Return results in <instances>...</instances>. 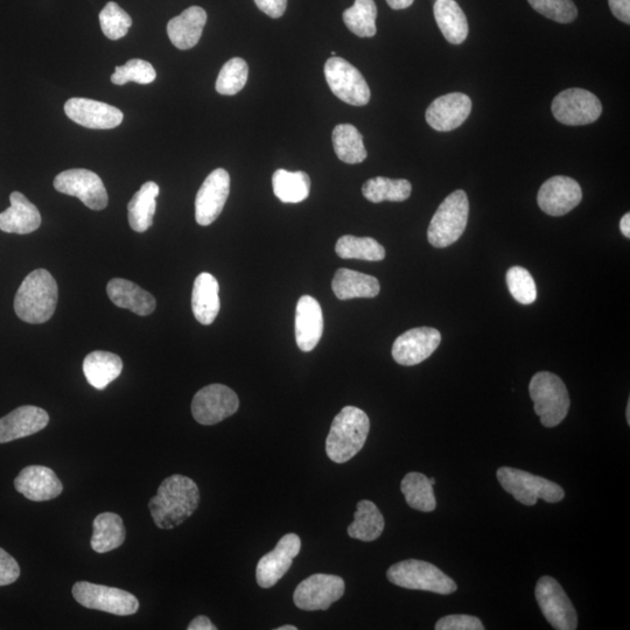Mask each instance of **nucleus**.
<instances>
[{
  "mask_svg": "<svg viewBox=\"0 0 630 630\" xmlns=\"http://www.w3.org/2000/svg\"><path fill=\"white\" fill-rule=\"evenodd\" d=\"M276 630H298V628L296 626L287 625V626L276 628Z\"/></svg>",
  "mask_w": 630,
  "mask_h": 630,
  "instance_id": "52",
  "label": "nucleus"
},
{
  "mask_svg": "<svg viewBox=\"0 0 630 630\" xmlns=\"http://www.w3.org/2000/svg\"><path fill=\"white\" fill-rule=\"evenodd\" d=\"M335 251L343 259L380 262L385 258V249L371 237L342 236L336 242Z\"/></svg>",
  "mask_w": 630,
  "mask_h": 630,
  "instance_id": "38",
  "label": "nucleus"
},
{
  "mask_svg": "<svg viewBox=\"0 0 630 630\" xmlns=\"http://www.w3.org/2000/svg\"><path fill=\"white\" fill-rule=\"evenodd\" d=\"M627 423L630 424V401L627 405Z\"/></svg>",
  "mask_w": 630,
  "mask_h": 630,
  "instance_id": "53",
  "label": "nucleus"
},
{
  "mask_svg": "<svg viewBox=\"0 0 630 630\" xmlns=\"http://www.w3.org/2000/svg\"><path fill=\"white\" fill-rule=\"evenodd\" d=\"M332 139L336 156L343 163L361 164L367 159L368 153L363 144V137L354 125H336Z\"/></svg>",
  "mask_w": 630,
  "mask_h": 630,
  "instance_id": "34",
  "label": "nucleus"
},
{
  "mask_svg": "<svg viewBox=\"0 0 630 630\" xmlns=\"http://www.w3.org/2000/svg\"><path fill=\"white\" fill-rule=\"evenodd\" d=\"M411 192V182L405 179L376 177L368 180L362 187L364 198L373 203L403 202L410 198Z\"/></svg>",
  "mask_w": 630,
  "mask_h": 630,
  "instance_id": "37",
  "label": "nucleus"
},
{
  "mask_svg": "<svg viewBox=\"0 0 630 630\" xmlns=\"http://www.w3.org/2000/svg\"><path fill=\"white\" fill-rule=\"evenodd\" d=\"M497 480L506 492L513 495L524 506H535L538 499L557 503L564 499L565 492L557 483L541 478L521 469L501 467Z\"/></svg>",
  "mask_w": 630,
  "mask_h": 630,
  "instance_id": "7",
  "label": "nucleus"
},
{
  "mask_svg": "<svg viewBox=\"0 0 630 630\" xmlns=\"http://www.w3.org/2000/svg\"><path fill=\"white\" fill-rule=\"evenodd\" d=\"M620 229L623 236L630 238V214L623 215L620 221Z\"/></svg>",
  "mask_w": 630,
  "mask_h": 630,
  "instance_id": "51",
  "label": "nucleus"
},
{
  "mask_svg": "<svg viewBox=\"0 0 630 630\" xmlns=\"http://www.w3.org/2000/svg\"><path fill=\"white\" fill-rule=\"evenodd\" d=\"M230 193V175L217 168L208 175L195 199V219L200 226L207 227L222 213Z\"/></svg>",
  "mask_w": 630,
  "mask_h": 630,
  "instance_id": "15",
  "label": "nucleus"
},
{
  "mask_svg": "<svg viewBox=\"0 0 630 630\" xmlns=\"http://www.w3.org/2000/svg\"><path fill=\"white\" fill-rule=\"evenodd\" d=\"M158 195L159 186L153 181L145 182L142 188L133 195L128 206L129 223L137 233H145L151 228L154 214H156Z\"/></svg>",
  "mask_w": 630,
  "mask_h": 630,
  "instance_id": "32",
  "label": "nucleus"
},
{
  "mask_svg": "<svg viewBox=\"0 0 630 630\" xmlns=\"http://www.w3.org/2000/svg\"><path fill=\"white\" fill-rule=\"evenodd\" d=\"M413 2H415V0H387V3L392 10L408 9Z\"/></svg>",
  "mask_w": 630,
  "mask_h": 630,
  "instance_id": "50",
  "label": "nucleus"
},
{
  "mask_svg": "<svg viewBox=\"0 0 630 630\" xmlns=\"http://www.w3.org/2000/svg\"><path fill=\"white\" fill-rule=\"evenodd\" d=\"M17 492L33 502H44L61 495L63 486L51 468L28 466L14 480Z\"/></svg>",
  "mask_w": 630,
  "mask_h": 630,
  "instance_id": "21",
  "label": "nucleus"
},
{
  "mask_svg": "<svg viewBox=\"0 0 630 630\" xmlns=\"http://www.w3.org/2000/svg\"><path fill=\"white\" fill-rule=\"evenodd\" d=\"M608 4L616 19L630 24V0H608Z\"/></svg>",
  "mask_w": 630,
  "mask_h": 630,
  "instance_id": "48",
  "label": "nucleus"
},
{
  "mask_svg": "<svg viewBox=\"0 0 630 630\" xmlns=\"http://www.w3.org/2000/svg\"><path fill=\"white\" fill-rule=\"evenodd\" d=\"M434 18L445 39L453 45H461L468 37L466 14L455 0H437L433 7Z\"/></svg>",
  "mask_w": 630,
  "mask_h": 630,
  "instance_id": "30",
  "label": "nucleus"
},
{
  "mask_svg": "<svg viewBox=\"0 0 630 630\" xmlns=\"http://www.w3.org/2000/svg\"><path fill=\"white\" fill-rule=\"evenodd\" d=\"M469 215V202L464 191L448 195L433 215L427 238L434 248H447L464 234Z\"/></svg>",
  "mask_w": 630,
  "mask_h": 630,
  "instance_id": "6",
  "label": "nucleus"
},
{
  "mask_svg": "<svg viewBox=\"0 0 630 630\" xmlns=\"http://www.w3.org/2000/svg\"><path fill=\"white\" fill-rule=\"evenodd\" d=\"M207 23V13L200 6L188 7L187 10L170 20L167 25V34L172 44L187 51L198 45Z\"/></svg>",
  "mask_w": 630,
  "mask_h": 630,
  "instance_id": "24",
  "label": "nucleus"
},
{
  "mask_svg": "<svg viewBox=\"0 0 630 630\" xmlns=\"http://www.w3.org/2000/svg\"><path fill=\"white\" fill-rule=\"evenodd\" d=\"M100 24L105 37L110 40H119L128 34L132 19L121 6L110 2L100 13Z\"/></svg>",
  "mask_w": 630,
  "mask_h": 630,
  "instance_id": "41",
  "label": "nucleus"
},
{
  "mask_svg": "<svg viewBox=\"0 0 630 630\" xmlns=\"http://www.w3.org/2000/svg\"><path fill=\"white\" fill-rule=\"evenodd\" d=\"M401 490L409 507L423 513H431L437 507L436 496L430 479L422 473L406 474L401 483Z\"/></svg>",
  "mask_w": 630,
  "mask_h": 630,
  "instance_id": "36",
  "label": "nucleus"
},
{
  "mask_svg": "<svg viewBox=\"0 0 630 630\" xmlns=\"http://www.w3.org/2000/svg\"><path fill=\"white\" fill-rule=\"evenodd\" d=\"M332 289L340 300L375 298L381 291V285L373 276L342 268L335 273Z\"/></svg>",
  "mask_w": 630,
  "mask_h": 630,
  "instance_id": "28",
  "label": "nucleus"
},
{
  "mask_svg": "<svg viewBox=\"0 0 630 630\" xmlns=\"http://www.w3.org/2000/svg\"><path fill=\"white\" fill-rule=\"evenodd\" d=\"M376 17L374 0H355V4L342 14L348 30L361 38L374 37L377 32Z\"/></svg>",
  "mask_w": 630,
  "mask_h": 630,
  "instance_id": "39",
  "label": "nucleus"
},
{
  "mask_svg": "<svg viewBox=\"0 0 630 630\" xmlns=\"http://www.w3.org/2000/svg\"><path fill=\"white\" fill-rule=\"evenodd\" d=\"M325 77L332 93L354 107H363L370 101V89L360 70L345 59L333 56L325 65Z\"/></svg>",
  "mask_w": 630,
  "mask_h": 630,
  "instance_id": "9",
  "label": "nucleus"
},
{
  "mask_svg": "<svg viewBox=\"0 0 630 630\" xmlns=\"http://www.w3.org/2000/svg\"><path fill=\"white\" fill-rule=\"evenodd\" d=\"M49 423L48 413L38 406L25 405L0 418V444L33 436Z\"/></svg>",
  "mask_w": 630,
  "mask_h": 630,
  "instance_id": "22",
  "label": "nucleus"
},
{
  "mask_svg": "<svg viewBox=\"0 0 630 630\" xmlns=\"http://www.w3.org/2000/svg\"><path fill=\"white\" fill-rule=\"evenodd\" d=\"M507 285L511 293L518 303L522 305H530L535 303L537 298V289L534 278L527 269L521 266H514L507 272Z\"/></svg>",
  "mask_w": 630,
  "mask_h": 630,
  "instance_id": "42",
  "label": "nucleus"
},
{
  "mask_svg": "<svg viewBox=\"0 0 630 630\" xmlns=\"http://www.w3.org/2000/svg\"><path fill=\"white\" fill-rule=\"evenodd\" d=\"M56 191L75 196L84 205L93 210H102L108 206V192L98 175L83 168H74L56 175Z\"/></svg>",
  "mask_w": 630,
  "mask_h": 630,
  "instance_id": "14",
  "label": "nucleus"
},
{
  "mask_svg": "<svg viewBox=\"0 0 630 630\" xmlns=\"http://www.w3.org/2000/svg\"><path fill=\"white\" fill-rule=\"evenodd\" d=\"M188 630H216L217 628L213 625V622L210 621L207 616L200 615L198 618H195L189 626Z\"/></svg>",
  "mask_w": 630,
  "mask_h": 630,
  "instance_id": "49",
  "label": "nucleus"
},
{
  "mask_svg": "<svg viewBox=\"0 0 630 630\" xmlns=\"http://www.w3.org/2000/svg\"><path fill=\"white\" fill-rule=\"evenodd\" d=\"M472 101L465 94L451 93L436 98L426 110V122L432 129L448 132L464 124L472 112Z\"/></svg>",
  "mask_w": 630,
  "mask_h": 630,
  "instance_id": "20",
  "label": "nucleus"
},
{
  "mask_svg": "<svg viewBox=\"0 0 630 630\" xmlns=\"http://www.w3.org/2000/svg\"><path fill=\"white\" fill-rule=\"evenodd\" d=\"M249 75L248 63L241 58L230 59L220 70L216 80V91L221 95L233 96L244 88Z\"/></svg>",
  "mask_w": 630,
  "mask_h": 630,
  "instance_id": "40",
  "label": "nucleus"
},
{
  "mask_svg": "<svg viewBox=\"0 0 630 630\" xmlns=\"http://www.w3.org/2000/svg\"><path fill=\"white\" fill-rule=\"evenodd\" d=\"M65 112L73 122L88 129L109 130L123 122V112L112 105L89 98H70Z\"/></svg>",
  "mask_w": 630,
  "mask_h": 630,
  "instance_id": "19",
  "label": "nucleus"
},
{
  "mask_svg": "<svg viewBox=\"0 0 630 630\" xmlns=\"http://www.w3.org/2000/svg\"><path fill=\"white\" fill-rule=\"evenodd\" d=\"M259 10L271 18H280L286 11L287 0H255Z\"/></svg>",
  "mask_w": 630,
  "mask_h": 630,
  "instance_id": "47",
  "label": "nucleus"
},
{
  "mask_svg": "<svg viewBox=\"0 0 630 630\" xmlns=\"http://www.w3.org/2000/svg\"><path fill=\"white\" fill-rule=\"evenodd\" d=\"M219 293L220 286L213 275L203 272L196 277L192 293V308L194 317L200 324L208 326L215 321L221 308Z\"/></svg>",
  "mask_w": 630,
  "mask_h": 630,
  "instance_id": "27",
  "label": "nucleus"
},
{
  "mask_svg": "<svg viewBox=\"0 0 630 630\" xmlns=\"http://www.w3.org/2000/svg\"><path fill=\"white\" fill-rule=\"evenodd\" d=\"M20 577V566L17 560L0 548V586L16 583Z\"/></svg>",
  "mask_w": 630,
  "mask_h": 630,
  "instance_id": "46",
  "label": "nucleus"
},
{
  "mask_svg": "<svg viewBox=\"0 0 630 630\" xmlns=\"http://www.w3.org/2000/svg\"><path fill=\"white\" fill-rule=\"evenodd\" d=\"M200 502V490L187 476L175 474L161 483L149 502L154 524L163 530L179 527L194 514Z\"/></svg>",
  "mask_w": 630,
  "mask_h": 630,
  "instance_id": "1",
  "label": "nucleus"
},
{
  "mask_svg": "<svg viewBox=\"0 0 630 630\" xmlns=\"http://www.w3.org/2000/svg\"><path fill=\"white\" fill-rule=\"evenodd\" d=\"M107 292L110 300L117 307L126 308L140 317H146L156 310L157 303L152 294L130 280L111 279Z\"/></svg>",
  "mask_w": 630,
  "mask_h": 630,
  "instance_id": "26",
  "label": "nucleus"
},
{
  "mask_svg": "<svg viewBox=\"0 0 630 630\" xmlns=\"http://www.w3.org/2000/svg\"><path fill=\"white\" fill-rule=\"evenodd\" d=\"M437 630H483L480 619L472 615H447L441 618L436 625Z\"/></svg>",
  "mask_w": 630,
  "mask_h": 630,
  "instance_id": "45",
  "label": "nucleus"
},
{
  "mask_svg": "<svg viewBox=\"0 0 630 630\" xmlns=\"http://www.w3.org/2000/svg\"><path fill=\"white\" fill-rule=\"evenodd\" d=\"M384 517L376 504L362 500L357 503L354 522L348 527V535L362 542H373L382 535Z\"/></svg>",
  "mask_w": 630,
  "mask_h": 630,
  "instance_id": "33",
  "label": "nucleus"
},
{
  "mask_svg": "<svg viewBox=\"0 0 630 630\" xmlns=\"http://www.w3.org/2000/svg\"><path fill=\"white\" fill-rule=\"evenodd\" d=\"M300 549L301 541L298 535L287 534L280 539L275 549L259 559L256 570L257 584L262 588L275 586L290 570L293 559L299 555Z\"/></svg>",
  "mask_w": 630,
  "mask_h": 630,
  "instance_id": "17",
  "label": "nucleus"
},
{
  "mask_svg": "<svg viewBox=\"0 0 630 630\" xmlns=\"http://www.w3.org/2000/svg\"><path fill=\"white\" fill-rule=\"evenodd\" d=\"M370 420L367 413L355 406H346L333 420L326 440L328 458L336 464L354 458L368 438Z\"/></svg>",
  "mask_w": 630,
  "mask_h": 630,
  "instance_id": "3",
  "label": "nucleus"
},
{
  "mask_svg": "<svg viewBox=\"0 0 630 630\" xmlns=\"http://www.w3.org/2000/svg\"><path fill=\"white\" fill-rule=\"evenodd\" d=\"M91 536V548L97 553L114 551L121 546L126 537L122 517L114 513H103L95 518Z\"/></svg>",
  "mask_w": 630,
  "mask_h": 630,
  "instance_id": "31",
  "label": "nucleus"
},
{
  "mask_svg": "<svg viewBox=\"0 0 630 630\" xmlns=\"http://www.w3.org/2000/svg\"><path fill=\"white\" fill-rule=\"evenodd\" d=\"M157 73L150 62L132 59L124 66L116 67L115 73L111 75V82L117 86H124L129 82L139 84H149L156 80Z\"/></svg>",
  "mask_w": 630,
  "mask_h": 630,
  "instance_id": "43",
  "label": "nucleus"
},
{
  "mask_svg": "<svg viewBox=\"0 0 630 630\" xmlns=\"http://www.w3.org/2000/svg\"><path fill=\"white\" fill-rule=\"evenodd\" d=\"M430 482H431V485L434 486V483H436V479L431 478Z\"/></svg>",
  "mask_w": 630,
  "mask_h": 630,
  "instance_id": "54",
  "label": "nucleus"
},
{
  "mask_svg": "<svg viewBox=\"0 0 630 630\" xmlns=\"http://www.w3.org/2000/svg\"><path fill=\"white\" fill-rule=\"evenodd\" d=\"M387 577L391 584L406 590L429 591L448 595L457 591V584L437 566L423 560L408 559L392 565Z\"/></svg>",
  "mask_w": 630,
  "mask_h": 630,
  "instance_id": "5",
  "label": "nucleus"
},
{
  "mask_svg": "<svg viewBox=\"0 0 630 630\" xmlns=\"http://www.w3.org/2000/svg\"><path fill=\"white\" fill-rule=\"evenodd\" d=\"M557 121L570 126L592 124L602 114V104L591 91L571 88L562 91L552 102Z\"/></svg>",
  "mask_w": 630,
  "mask_h": 630,
  "instance_id": "11",
  "label": "nucleus"
},
{
  "mask_svg": "<svg viewBox=\"0 0 630 630\" xmlns=\"http://www.w3.org/2000/svg\"><path fill=\"white\" fill-rule=\"evenodd\" d=\"M273 192L284 203H299L308 198L311 179L305 172L277 170L272 177Z\"/></svg>",
  "mask_w": 630,
  "mask_h": 630,
  "instance_id": "35",
  "label": "nucleus"
},
{
  "mask_svg": "<svg viewBox=\"0 0 630 630\" xmlns=\"http://www.w3.org/2000/svg\"><path fill=\"white\" fill-rule=\"evenodd\" d=\"M72 592L75 600L89 609L118 616L133 615L139 609V601L135 595L119 588L79 581L73 586Z\"/></svg>",
  "mask_w": 630,
  "mask_h": 630,
  "instance_id": "8",
  "label": "nucleus"
},
{
  "mask_svg": "<svg viewBox=\"0 0 630 630\" xmlns=\"http://www.w3.org/2000/svg\"><path fill=\"white\" fill-rule=\"evenodd\" d=\"M345 594V581L333 574L317 573L301 581L293 594L294 604L304 611H326Z\"/></svg>",
  "mask_w": 630,
  "mask_h": 630,
  "instance_id": "13",
  "label": "nucleus"
},
{
  "mask_svg": "<svg viewBox=\"0 0 630 630\" xmlns=\"http://www.w3.org/2000/svg\"><path fill=\"white\" fill-rule=\"evenodd\" d=\"M441 334L436 328L419 327L398 336L392 346V357L401 366L411 367L424 362L436 352Z\"/></svg>",
  "mask_w": 630,
  "mask_h": 630,
  "instance_id": "16",
  "label": "nucleus"
},
{
  "mask_svg": "<svg viewBox=\"0 0 630 630\" xmlns=\"http://www.w3.org/2000/svg\"><path fill=\"white\" fill-rule=\"evenodd\" d=\"M536 600L546 620L557 630H574L578 627L576 609L558 581L552 577L538 580Z\"/></svg>",
  "mask_w": 630,
  "mask_h": 630,
  "instance_id": "10",
  "label": "nucleus"
},
{
  "mask_svg": "<svg viewBox=\"0 0 630 630\" xmlns=\"http://www.w3.org/2000/svg\"><path fill=\"white\" fill-rule=\"evenodd\" d=\"M529 392L536 415L545 427H556L570 410V396L560 377L541 371L531 378Z\"/></svg>",
  "mask_w": 630,
  "mask_h": 630,
  "instance_id": "4",
  "label": "nucleus"
},
{
  "mask_svg": "<svg viewBox=\"0 0 630 630\" xmlns=\"http://www.w3.org/2000/svg\"><path fill=\"white\" fill-rule=\"evenodd\" d=\"M11 207L0 213V230L9 234L26 235L37 230L41 215L37 207L24 194L13 192Z\"/></svg>",
  "mask_w": 630,
  "mask_h": 630,
  "instance_id": "25",
  "label": "nucleus"
},
{
  "mask_svg": "<svg viewBox=\"0 0 630 630\" xmlns=\"http://www.w3.org/2000/svg\"><path fill=\"white\" fill-rule=\"evenodd\" d=\"M583 199L578 182L572 178L557 175L545 181L539 189L537 202L545 214L563 216L576 208Z\"/></svg>",
  "mask_w": 630,
  "mask_h": 630,
  "instance_id": "18",
  "label": "nucleus"
},
{
  "mask_svg": "<svg viewBox=\"0 0 630 630\" xmlns=\"http://www.w3.org/2000/svg\"><path fill=\"white\" fill-rule=\"evenodd\" d=\"M532 9L559 24L572 23L578 10L572 0H528Z\"/></svg>",
  "mask_w": 630,
  "mask_h": 630,
  "instance_id": "44",
  "label": "nucleus"
},
{
  "mask_svg": "<svg viewBox=\"0 0 630 630\" xmlns=\"http://www.w3.org/2000/svg\"><path fill=\"white\" fill-rule=\"evenodd\" d=\"M240 408L236 392L223 384H210L193 398L192 413L199 424L215 425L233 416Z\"/></svg>",
  "mask_w": 630,
  "mask_h": 630,
  "instance_id": "12",
  "label": "nucleus"
},
{
  "mask_svg": "<svg viewBox=\"0 0 630 630\" xmlns=\"http://www.w3.org/2000/svg\"><path fill=\"white\" fill-rule=\"evenodd\" d=\"M58 298V284L51 273L38 269L21 283L14 298V311L27 324H44L53 317Z\"/></svg>",
  "mask_w": 630,
  "mask_h": 630,
  "instance_id": "2",
  "label": "nucleus"
},
{
  "mask_svg": "<svg viewBox=\"0 0 630 630\" xmlns=\"http://www.w3.org/2000/svg\"><path fill=\"white\" fill-rule=\"evenodd\" d=\"M324 333V315L317 299L303 296L296 310V341L300 350L308 353L318 346Z\"/></svg>",
  "mask_w": 630,
  "mask_h": 630,
  "instance_id": "23",
  "label": "nucleus"
},
{
  "mask_svg": "<svg viewBox=\"0 0 630 630\" xmlns=\"http://www.w3.org/2000/svg\"><path fill=\"white\" fill-rule=\"evenodd\" d=\"M123 361L114 353L96 352L90 353L83 361V373L87 381L97 390H103L122 374Z\"/></svg>",
  "mask_w": 630,
  "mask_h": 630,
  "instance_id": "29",
  "label": "nucleus"
}]
</instances>
